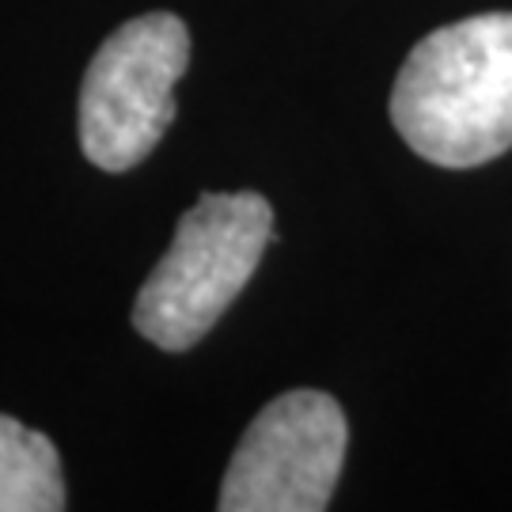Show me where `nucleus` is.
<instances>
[{"instance_id": "obj_5", "label": "nucleus", "mask_w": 512, "mask_h": 512, "mask_svg": "<svg viewBox=\"0 0 512 512\" xmlns=\"http://www.w3.org/2000/svg\"><path fill=\"white\" fill-rule=\"evenodd\" d=\"M65 482L54 440L0 414V512H61Z\"/></svg>"}, {"instance_id": "obj_4", "label": "nucleus", "mask_w": 512, "mask_h": 512, "mask_svg": "<svg viewBox=\"0 0 512 512\" xmlns=\"http://www.w3.org/2000/svg\"><path fill=\"white\" fill-rule=\"evenodd\" d=\"M346 414L323 391H285L258 410L220 482L224 512H319L330 505L342 459Z\"/></svg>"}, {"instance_id": "obj_2", "label": "nucleus", "mask_w": 512, "mask_h": 512, "mask_svg": "<svg viewBox=\"0 0 512 512\" xmlns=\"http://www.w3.org/2000/svg\"><path fill=\"white\" fill-rule=\"evenodd\" d=\"M274 239V205L255 190L202 194L175 224V239L133 304V327L152 346H198L262 262Z\"/></svg>"}, {"instance_id": "obj_1", "label": "nucleus", "mask_w": 512, "mask_h": 512, "mask_svg": "<svg viewBox=\"0 0 512 512\" xmlns=\"http://www.w3.org/2000/svg\"><path fill=\"white\" fill-rule=\"evenodd\" d=\"M391 122L421 160L478 167L512 148V12L448 23L410 50Z\"/></svg>"}, {"instance_id": "obj_3", "label": "nucleus", "mask_w": 512, "mask_h": 512, "mask_svg": "<svg viewBox=\"0 0 512 512\" xmlns=\"http://www.w3.org/2000/svg\"><path fill=\"white\" fill-rule=\"evenodd\" d=\"M190 61V31L171 12L122 23L92 57L80 88V148L103 171H129L175 122V84Z\"/></svg>"}]
</instances>
